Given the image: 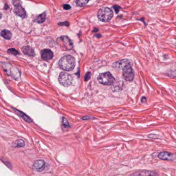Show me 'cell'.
I'll use <instances>...</instances> for the list:
<instances>
[{
	"mask_svg": "<svg viewBox=\"0 0 176 176\" xmlns=\"http://www.w3.org/2000/svg\"><path fill=\"white\" fill-rule=\"evenodd\" d=\"M72 77L70 74L66 72H61L59 74L58 81L60 84L64 87L69 86L72 83Z\"/></svg>",
	"mask_w": 176,
	"mask_h": 176,
	"instance_id": "6",
	"label": "cell"
},
{
	"mask_svg": "<svg viewBox=\"0 0 176 176\" xmlns=\"http://www.w3.org/2000/svg\"><path fill=\"white\" fill-rule=\"evenodd\" d=\"M1 35L5 39H10L12 36V34L8 30H3L1 31Z\"/></svg>",
	"mask_w": 176,
	"mask_h": 176,
	"instance_id": "16",
	"label": "cell"
},
{
	"mask_svg": "<svg viewBox=\"0 0 176 176\" xmlns=\"http://www.w3.org/2000/svg\"><path fill=\"white\" fill-rule=\"evenodd\" d=\"M97 79L100 84L107 86L112 85L115 82V78L109 72L101 73L99 74Z\"/></svg>",
	"mask_w": 176,
	"mask_h": 176,
	"instance_id": "5",
	"label": "cell"
},
{
	"mask_svg": "<svg viewBox=\"0 0 176 176\" xmlns=\"http://www.w3.org/2000/svg\"><path fill=\"white\" fill-rule=\"evenodd\" d=\"M141 102L143 103H145L146 102V98L145 97H143V98H141Z\"/></svg>",
	"mask_w": 176,
	"mask_h": 176,
	"instance_id": "29",
	"label": "cell"
},
{
	"mask_svg": "<svg viewBox=\"0 0 176 176\" xmlns=\"http://www.w3.org/2000/svg\"><path fill=\"white\" fill-rule=\"evenodd\" d=\"M7 53L11 55H13L14 56L18 55L19 54V52L18 51L14 49H10L7 50Z\"/></svg>",
	"mask_w": 176,
	"mask_h": 176,
	"instance_id": "21",
	"label": "cell"
},
{
	"mask_svg": "<svg viewBox=\"0 0 176 176\" xmlns=\"http://www.w3.org/2000/svg\"><path fill=\"white\" fill-rule=\"evenodd\" d=\"M58 25H65V26H68L69 25V23L68 22H65L59 23Z\"/></svg>",
	"mask_w": 176,
	"mask_h": 176,
	"instance_id": "27",
	"label": "cell"
},
{
	"mask_svg": "<svg viewBox=\"0 0 176 176\" xmlns=\"http://www.w3.org/2000/svg\"><path fill=\"white\" fill-rule=\"evenodd\" d=\"M94 36L95 37H97V38H100L101 37V34H97V35H94Z\"/></svg>",
	"mask_w": 176,
	"mask_h": 176,
	"instance_id": "30",
	"label": "cell"
},
{
	"mask_svg": "<svg viewBox=\"0 0 176 176\" xmlns=\"http://www.w3.org/2000/svg\"><path fill=\"white\" fill-rule=\"evenodd\" d=\"M41 57L44 60H49L53 57V52L49 49H45L41 53Z\"/></svg>",
	"mask_w": 176,
	"mask_h": 176,
	"instance_id": "12",
	"label": "cell"
},
{
	"mask_svg": "<svg viewBox=\"0 0 176 176\" xmlns=\"http://www.w3.org/2000/svg\"><path fill=\"white\" fill-rule=\"evenodd\" d=\"M157 172L152 170H141L134 172L130 176H157Z\"/></svg>",
	"mask_w": 176,
	"mask_h": 176,
	"instance_id": "10",
	"label": "cell"
},
{
	"mask_svg": "<svg viewBox=\"0 0 176 176\" xmlns=\"http://www.w3.org/2000/svg\"><path fill=\"white\" fill-rule=\"evenodd\" d=\"M23 53L25 54L26 55L30 56H34L35 55V52L34 50L32 47L27 46L24 47L21 49Z\"/></svg>",
	"mask_w": 176,
	"mask_h": 176,
	"instance_id": "14",
	"label": "cell"
},
{
	"mask_svg": "<svg viewBox=\"0 0 176 176\" xmlns=\"http://www.w3.org/2000/svg\"><path fill=\"white\" fill-rule=\"evenodd\" d=\"M97 16L101 21L107 22L113 18V11L108 7H103L99 10L97 13Z\"/></svg>",
	"mask_w": 176,
	"mask_h": 176,
	"instance_id": "2",
	"label": "cell"
},
{
	"mask_svg": "<svg viewBox=\"0 0 176 176\" xmlns=\"http://www.w3.org/2000/svg\"><path fill=\"white\" fill-rule=\"evenodd\" d=\"M90 73L88 72L86 73V75H85V78H84V80L85 81H88L90 78Z\"/></svg>",
	"mask_w": 176,
	"mask_h": 176,
	"instance_id": "25",
	"label": "cell"
},
{
	"mask_svg": "<svg viewBox=\"0 0 176 176\" xmlns=\"http://www.w3.org/2000/svg\"><path fill=\"white\" fill-rule=\"evenodd\" d=\"M94 119V117L93 118V117H84L83 118V119Z\"/></svg>",
	"mask_w": 176,
	"mask_h": 176,
	"instance_id": "28",
	"label": "cell"
},
{
	"mask_svg": "<svg viewBox=\"0 0 176 176\" xmlns=\"http://www.w3.org/2000/svg\"><path fill=\"white\" fill-rule=\"evenodd\" d=\"M98 31V29H97V28H94V29H93L92 31H94V32H97V31Z\"/></svg>",
	"mask_w": 176,
	"mask_h": 176,
	"instance_id": "31",
	"label": "cell"
},
{
	"mask_svg": "<svg viewBox=\"0 0 176 176\" xmlns=\"http://www.w3.org/2000/svg\"><path fill=\"white\" fill-rule=\"evenodd\" d=\"M2 18V14L0 12V19Z\"/></svg>",
	"mask_w": 176,
	"mask_h": 176,
	"instance_id": "32",
	"label": "cell"
},
{
	"mask_svg": "<svg viewBox=\"0 0 176 176\" xmlns=\"http://www.w3.org/2000/svg\"><path fill=\"white\" fill-rule=\"evenodd\" d=\"M13 4L14 5V6H20L21 2L20 0H13L12 1Z\"/></svg>",
	"mask_w": 176,
	"mask_h": 176,
	"instance_id": "23",
	"label": "cell"
},
{
	"mask_svg": "<svg viewBox=\"0 0 176 176\" xmlns=\"http://www.w3.org/2000/svg\"><path fill=\"white\" fill-rule=\"evenodd\" d=\"M14 110L17 113V114H18L21 118H22L25 121H26L27 122H28V123H31V122H32V119L30 117H28L27 115L25 114V113H23L21 112V111H19L14 110Z\"/></svg>",
	"mask_w": 176,
	"mask_h": 176,
	"instance_id": "15",
	"label": "cell"
},
{
	"mask_svg": "<svg viewBox=\"0 0 176 176\" xmlns=\"http://www.w3.org/2000/svg\"><path fill=\"white\" fill-rule=\"evenodd\" d=\"M56 42L63 51H69L73 48L74 44L71 40L67 36H61L58 38Z\"/></svg>",
	"mask_w": 176,
	"mask_h": 176,
	"instance_id": "4",
	"label": "cell"
},
{
	"mask_svg": "<svg viewBox=\"0 0 176 176\" xmlns=\"http://www.w3.org/2000/svg\"><path fill=\"white\" fill-rule=\"evenodd\" d=\"M123 77L127 81H132L134 77V73L132 68V64L126 66L123 70Z\"/></svg>",
	"mask_w": 176,
	"mask_h": 176,
	"instance_id": "7",
	"label": "cell"
},
{
	"mask_svg": "<svg viewBox=\"0 0 176 176\" xmlns=\"http://www.w3.org/2000/svg\"><path fill=\"white\" fill-rule=\"evenodd\" d=\"M158 157L160 158V159L170 161H174L176 159V157L174 154L167 152H160L158 155Z\"/></svg>",
	"mask_w": 176,
	"mask_h": 176,
	"instance_id": "8",
	"label": "cell"
},
{
	"mask_svg": "<svg viewBox=\"0 0 176 176\" xmlns=\"http://www.w3.org/2000/svg\"><path fill=\"white\" fill-rule=\"evenodd\" d=\"M63 7L66 10H68V9H70V8H71L70 5H68V4H65V5H63Z\"/></svg>",
	"mask_w": 176,
	"mask_h": 176,
	"instance_id": "26",
	"label": "cell"
},
{
	"mask_svg": "<svg viewBox=\"0 0 176 176\" xmlns=\"http://www.w3.org/2000/svg\"><path fill=\"white\" fill-rule=\"evenodd\" d=\"M59 68L66 71L74 70L76 66V60L71 55H66L61 58L58 62Z\"/></svg>",
	"mask_w": 176,
	"mask_h": 176,
	"instance_id": "1",
	"label": "cell"
},
{
	"mask_svg": "<svg viewBox=\"0 0 176 176\" xmlns=\"http://www.w3.org/2000/svg\"><path fill=\"white\" fill-rule=\"evenodd\" d=\"M89 0H76V4L79 7L84 6L88 3Z\"/></svg>",
	"mask_w": 176,
	"mask_h": 176,
	"instance_id": "20",
	"label": "cell"
},
{
	"mask_svg": "<svg viewBox=\"0 0 176 176\" xmlns=\"http://www.w3.org/2000/svg\"><path fill=\"white\" fill-rule=\"evenodd\" d=\"M25 142L22 140H17L14 144V147H23L25 146Z\"/></svg>",
	"mask_w": 176,
	"mask_h": 176,
	"instance_id": "19",
	"label": "cell"
},
{
	"mask_svg": "<svg viewBox=\"0 0 176 176\" xmlns=\"http://www.w3.org/2000/svg\"><path fill=\"white\" fill-rule=\"evenodd\" d=\"M2 67L4 71L9 76L12 77L16 80H18L20 78V72L18 69L9 64L3 63Z\"/></svg>",
	"mask_w": 176,
	"mask_h": 176,
	"instance_id": "3",
	"label": "cell"
},
{
	"mask_svg": "<svg viewBox=\"0 0 176 176\" xmlns=\"http://www.w3.org/2000/svg\"><path fill=\"white\" fill-rule=\"evenodd\" d=\"M45 18H46V15H45V12H44L43 14H40L38 16H37V18L35 19V21L37 22L41 23H43L45 21Z\"/></svg>",
	"mask_w": 176,
	"mask_h": 176,
	"instance_id": "18",
	"label": "cell"
},
{
	"mask_svg": "<svg viewBox=\"0 0 176 176\" xmlns=\"http://www.w3.org/2000/svg\"><path fill=\"white\" fill-rule=\"evenodd\" d=\"M62 125L65 128H69V127H70L69 124V123L68 122L67 120L65 117H63Z\"/></svg>",
	"mask_w": 176,
	"mask_h": 176,
	"instance_id": "22",
	"label": "cell"
},
{
	"mask_svg": "<svg viewBox=\"0 0 176 176\" xmlns=\"http://www.w3.org/2000/svg\"><path fill=\"white\" fill-rule=\"evenodd\" d=\"M131 64V62L129 60L125 59L114 63L113 64V67L117 70H122L126 66Z\"/></svg>",
	"mask_w": 176,
	"mask_h": 176,
	"instance_id": "9",
	"label": "cell"
},
{
	"mask_svg": "<svg viewBox=\"0 0 176 176\" xmlns=\"http://www.w3.org/2000/svg\"><path fill=\"white\" fill-rule=\"evenodd\" d=\"M113 7L114 9V10H115L116 14H117L118 13L120 9V7L119 6H118V5H114V6H113Z\"/></svg>",
	"mask_w": 176,
	"mask_h": 176,
	"instance_id": "24",
	"label": "cell"
},
{
	"mask_svg": "<svg viewBox=\"0 0 176 176\" xmlns=\"http://www.w3.org/2000/svg\"><path fill=\"white\" fill-rule=\"evenodd\" d=\"M14 11L17 15H18V16H20L22 18H25L27 17V14L25 12V10L21 5L16 6Z\"/></svg>",
	"mask_w": 176,
	"mask_h": 176,
	"instance_id": "13",
	"label": "cell"
},
{
	"mask_svg": "<svg viewBox=\"0 0 176 176\" xmlns=\"http://www.w3.org/2000/svg\"><path fill=\"white\" fill-rule=\"evenodd\" d=\"M33 168L35 170H37L39 172H41L44 170L45 168V163L44 161L41 160H36L34 163L33 165Z\"/></svg>",
	"mask_w": 176,
	"mask_h": 176,
	"instance_id": "11",
	"label": "cell"
},
{
	"mask_svg": "<svg viewBox=\"0 0 176 176\" xmlns=\"http://www.w3.org/2000/svg\"><path fill=\"white\" fill-rule=\"evenodd\" d=\"M123 82H122L121 84H120L119 83H119H118V82H116V83H113V87H112V89H113V91H120L122 89H123Z\"/></svg>",
	"mask_w": 176,
	"mask_h": 176,
	"instance_id": "17",
	"label": "cell"
}]
</instances>
